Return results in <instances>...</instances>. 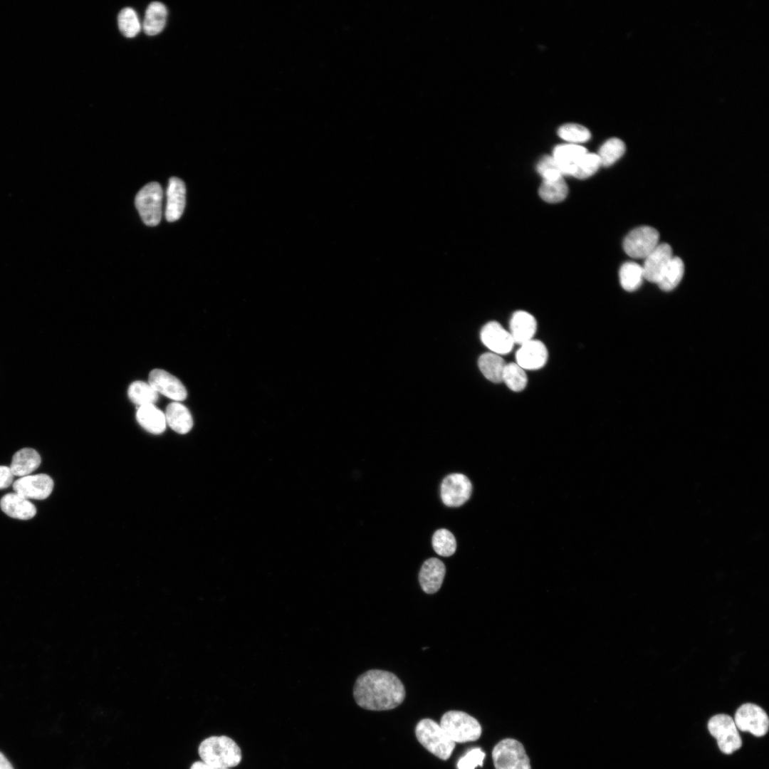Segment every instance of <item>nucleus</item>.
<instances>
[{"label":"nucleus","instance_id":"nucleus-12","mask_svg":"<svg viewBox=\"0 0 769 769\" xmlns=\"http://www.w3.org/2000/svg\"><path fill=\"white\" fill-rule=\"evenodd\" d=\"M480 337L482 342L497 355L508 353L514 345L509 331L496 321L486 323L481 330Z\"/></svg>","mask_w":769,"mask_h":769},{"label":"nucleus","instance_id":"nucleus-32","mask_svg":"<svg viewBox=\"0 0 769 769\" xmlns=\"http://www.w3.org/2000/svg\"><path fill=\"white\" fill-rule=\"evenodd\" d=\"M432 545L434 551L444 557L452 555L456 549L454 535L449 530L444 528L435 531L432 537Z\"/></svg>","mask_w":769,"mask_h":769},{"label":"nucleus","instance_id":"nucleus-34","mask_svg":"<svg viewBox=\"0 0 769 769\" xmlns=\"http://www.w3.org/2000/svg\"><path fill=\"white\" fill-rule=\"evenodd\" d=\"M601 166L597 154L587 152L573 166L571 176L584 179L593 175Z\"/></svg>","mask_w":769,"mask_h":769},{"label":"nucleus","instance_id":"nucleus-7","mask_svg":"<svg viewBox=\"0 0 769 769\" xmlns=\"http://www.w3.org/2000/svg\"><path fill=\"white\" fill-rule=\"evenodd\" d=\"M708 729L717 740L718 746L723 753L731 754L741 747V738L730 716L721 713L712 716L708 721Z\"/></svg>","mask_w":769,"mask_h":769},{"label":"nucleus","instance_id":"nucleus-24","mask_svg":"<svg viewBox=\"0 0 769 769\" xmlns=\"http://www.w3.org/2000/svg\"><path fill=\"white\" fill-rule=\"evenodd\" d=\"M167 16V10L164 4L159 1L150 3L145 14L142 23L144 32L148 36L159 33L164 28Z\"/></svg>","mask_w":769,"mask_h":769},{"label":"nucleus","instance_id":"nucleus-9","mask_svg":"<svg viewBox=\"0 0 769 769\" xmlns=\"http://www.w3.org/2000/svg\"><path fill=\"white\" fill-rule=\"evenodd\" d=\"M735 724L741 731H748L760 737L765 735L769 728L766 712L759 706L746 703L741 705L735 713Z\"/></svg>","mask_w":769,"mask_h":769},{"label":"nucleus","instance_id":"nucleus-39","mask_svg":"<svg viewBox=\"0 0 769 769\" xmlns=\"http://www.w3.org/2000/svg\"><path fill=\"white\" fill-rule=\"evenodd\" d=\"M189 769H225V768H215V767H213L211 765H209L205 763L204 762H203L202 760H198V761H195V762L192 763V764L189 767Z\"/></svg>","mask_w":769,"mask_h":769},{"label":"nucleus","instance_id":"nucleus-20","mask_svg":"<svg viewBox=\"0 0 769 769\" xmlns=\"http://www.w3.org/2000/svg\"><path fill=\"white\" fill-rule=\"evenodd\" d=\"M587 152V150L579 145L565 144L556 146L552 157L557 162L562 174L571 176L573 166Z\"/></svg>","mask_w":769,"mask_h":769},{"label":"nucleus","instance_id":"nucleus-28","mask_svg":"<svg viewBox=\"0 0 769 769\" xmlns=\"http://www.w3.org/2000/svg\"><path fill=\"white\" fill-rule=\"evenodd\" d=\"M129 399L139 407L154 404L158 399L159 394L148 383L142 381L132 382L127 391Z\"/></svg>","mask_w":769,"mask_h":769},{"label":"nucleus","instance_id":"nucleus-14","mask_svg":"<svg viewBox=\"0 0 769 769\" xmlns=\"http://www.w3.org/2000/svg\"><path fill=\"white\" fill-rule=\"evenodd\" d=\"M673 257L671 246L666 243L659 244L645 257L642 267L644 279L657 283L664 270Z\"/></svg>","mask_w":769,"mask_h":769},{"label":"nucleus","instance_id":"nucleus-30","mask_svg":"<svg viewBox=\"0 0 769 769\" xmlns=\"http://www.w3.org/2000/svg\"><path fill=\"white\" fill-rule=\"evenodd\" d=\"M624 152V143L619 138L612 137L602 144L597 155L601 166L609 167L617 162Z\"/></svg>","mask_w":769,"mask_h":769},{"label":"nucleus","instance_id":"nucleus-18","mask_svg":"<svg viewBox=\"0 0 769 769\" xmlns=\"http://www.w3.org/2000/svg\"><path fill=\"white\" fill-rule=\"evenodd\" d=\"M536 328L535 318L528 312L516 311L511 318L509 333L514 343L522 345L533 340Z\"/></svg>","mask_w":769,"mask_h":769},{"label":"nucleus","instance_id":"nucleus-37","mask_svg":"<svg viewBox=\"0 0 769 769\" xmlns=\"http://www.w3.org/2000/svg\"><path fill=\"white\" fill-rule=\"evenodd\" d=\"M485 753L480 748H475L467 752L461 758L457 763L458 769H475L477 766H483V760Z\"/></svg>","mask_w":769,"mask_h":769},{"label":"nucleus","instance_id":"nucleus-36","mask_svg":"<svg viewBox=\"0 0 769 769\" xmlns=\"http://www.w3.org/2000/svg\"><path fill=\"white\" fill-rule=\"evenodd\" d=\"M536 169L543 180H552L564 177L552 156H544L541 158L537 164Z\"/></svg>","mask_w":769,"mask_h":769},{"label":"nucleus","instance_id":"nucleus-23","mask_svg":"<svg viewBox=\"0 0 769 769\" xmlns=\"http://www.w3.org/2000/svg\"><path fill=\"white\" fill-rule=\"evenodd\" d=\"M167 424L179 434L189 432L193 426V419L188 409L179 402L168 404L165 411Z\"/></svg>","mask_w":769,"mask_h":769},{"label":"nucleus","instance_id":"nucleus-29","mask_svg":"<svg viewBox=\"0 0 769 769\" xmlns=\"http://www.w3.org/2000/svg\"><path fill=\"white\" fill-rule=\"evenodd\" d=\"M568 192L567 186L563 177L543 180L539 188V195L548 203H558L565 199Z\"/></svg>","mask_w":769,"mask_h":769},{"label":"nucleus","instance_id":"nucleus-3","mask_svg":"<svg viewBox=\"0 0 769 769\" xmlns=\"http://www.w3.org/2000/svg\"><path fill=\"white\" fill-rule=\"evenodd\" d=\"M415 734L419 742L437 758L446 760L451 755L456 743L436 721L430 718L421 720L416 726Z\"/></svg>","mask_w":769,"mask_h":769},{"label":"nucleus","instance_id":"nucleus-40","mask_svg":"<svg viewBox=\"0 0 769 769\" xmlns=\"http://www.w3.org/2000/svg\"><path fill=\"white\" fill-rule=\"evenodd\" d=\"M0 769H14L6 756L0 752Z\"/></svg>","mask_w":769,"mask_h":769},{"label":"nucleus","instance_id":"nucleus-27","mask_svg":"<svg viewBox=\"0 0 769 769\" xmlns=\"http://www.w3.org/2000/svg\"><path fill=\"white\" fill-rule=\"evenodd\" d=\"M619 277L620 284L625 291H636L644 279L642 267L635 262H626L619 268Z\"/></svg>","mask_w":769,"mask_h":769},{"label":"nucleus","instance_id":"nucleus-2","mask_svg":"<svg viewBox=\"0 0 769 769\" xmlns=\"http://www.w3.org/2000/svg\"><path fill=\"white\" fill-rule=\"evenodd\" d=\"M198 754L205 763L225 769L238 765L242 757L239 746L226 736H211L204 739L199 745Z\"/></svg>","mask_w":769,"mask_h":769},{"label":"nucleus","instance_id":"nucleus-33","mask_svg":"<svg viewBox=\"0 0 769 769\" xmlns=\"http://www.w3.org/2000/svg\"><path fill=\"white\" fill-rule=\"evenodd\" d=\"M527 381L525 370L517 363L511 362L506 365L503 374V382L510 389L514 392H520L525 387Z\"/></svg>","mask_w":769,"mask_h":769},{"label":"nucleus","instance_id":"nucleus-5","mask_svg":"<svg viewBox=\"0 0 769 769\" xmlns=\"http://www.w3.org/2000/svg\"><path fill=\"white\" fill-rule=\"evenodd\" d=\"M163 190L160 184L152 182L145 185L135 197V206L142 221L147 226H157L162 217Z\"/></svg>","mask_w":769,"mask_h":769},{"label":"nucleus","instance_id":"nucleus-31","mask_svg":"<svg viewBox=\"0 0 769 769\" xmlns=\"http://www.w3.org/2000/svg\"><path fill=\"white\" fill-rule=\"evenodd\" d=\"M117 24L120 32L127 38L135 37L141 30L137 13L130 7H125L120 11Z\"/></svg>","mask_w":769,"mask_h":769},{"label":"nucleus","instance_id":"nucleus-6","mask_svg":"<svg viewBox=\"0 0 769 769\" xmlns=\"http://www.w3.org/2000/svg\"><path fill=\"white\" fill-rule=\"evenodd\" d=\"M492 758L496 769H531L523 746L513 738L498 742L492 750Z\"/></svg>","mask_w":769,"mask_h":769},{"label":"nucleus","instance_id":"nucleus-4","mask_svg":"<svg viewBox=\"0 0 769 769\" xmlns=\"http://www.w3.org/2000/svg\"><path fill=\"white\" fill-rule=\"evenodd\" d=\"M439 724L455 743L475 741L480 738L482 732L481 726L475 718L459 711L446 712Z\"/></svg>","mask_w":769,"mask_h":769},{"label":"nucleus","instance_id":"nucleus-22","mask_svg":"<svg viewBox=\"0 0 769 769\" xmlns=\"http://www.w3.org/2000/svg\"><path fill=\"white\" fill-rule=\"evenodd\" d=\"M40 464L39 454L33 449L24 448L14 454L10 469L14 476L23 477L37 469Z\"/></svg>","mask_w":769,"mask_h":769},{"label":"nucleus","instance_id":"nucleus-8","mask_svg":"<svg viewBox=\"0 0 769 769\" xmlns=\"http://www.w3.org/2000/svg\"><path fill=\"white\" fill-rule=\"evenodd\" d=\"M659 234L649 226H642L632 230L623 241L625 253L634 258H644L659 244Z\"/></svg>","mask_w":769,"mask_h":769},{"label":"nucleus","instance_id":"nucleus-25","mask_svg":"<svg viewBox=\"0 0 769 769\" xmlns=\"http://www.w3.org/2000/svg\"><path fill=\"white\" fill-rule=\"evenodd\" d=\"M478 367L483 376L494 383L503 382V374L506 367L505 361L499 355L486 352L478 358Z\"/></svg>","mask_w":769,"mask_h":769},{"label":"nucleus","instance_id":"nucleus-17","mask_svg":"<svg viewBox=\"0 0 769 769\" xmlns=\"http://www.w3.org/2000/svg\"><path fill=\"white\" fill-rule=\"evenodd\" d=\"M446 573L444 563L436 558L427 559L419 574L422 589L427 594L436 592L441 587Z\"/></svg>","mask_w":769,"mask_h":769},{"label":"nucleus","instance_id":"nucleus-16","mask_svg":"<svg viewBox=\"0 0 769 769\" xmlns=\"http://www.w3.org/2000/svg\"><path fill=\"white\" fill-rule=\"evenodd\" d=\"M166 195L165 217L168 221L174 222L181 217L185 207L186 187L184 182L179 178L171 177Z\"/></svg>","mask_w":769,"mask_h":769},{"label":"nucleus","instance_id":"nucleus-21","mask_svg":"<svg viewBox=\"0 0 769 769\" xmlns=\"http://www.w3.org/2000/svg\"><path fill=\"white\" fill-rule=\"evenodd\" d=\"M136 417L139 424L152 434H161L166 428L164 414L154 404L139 407Z\"/></svg>","mask_w":769,"mask_h":769},{"label":"nucleus","instance_id":"nucleus-26","mask_svg":"<svg viewBox=\"0 0 769 769\" xmlns=\"http://www.w3.org/2000/svg\"><path fill=\"white\" fill-rule=\"evenodd\" d=\"M684 273V265L682 260L679 257L673 256L656 284L662 291H672L679 284Z\"/></svg>","mask_w":769,"mask_h":769},{"label":"nucleus","instance_id":"nucleus-13","mask_svg":"<svg viewBox=\"0 0 769 769\" xmlns=\"http://www.w3.org/2000/svg\"><path fill=\"white\" fill-rule=\"evenodd\" d=\"M149 384L159 394L175 401H182L187 395L182 383L165 370L155 369L149 375Z\"/></svg>","mask_w":769,"mask_h":769},{"label":"nucleus","instance_id":"nucleus-11","mask_svg":"<svg viewBox=\"0 0 769 769\" xmlns=\"http://www.w3.org/2000/svg\"><path fill=\"white\" fill-rule=\"evenodd\" d=\"M53 488V479L45 474L21 477L13 483V489L16 493L26 499H46L50 496Z\"/></svg>","mask_w":769,"mask_h":769},{"label":"nucleus","instance_id":"nucleus-19","mask_svg":"<svg viewBox=\"0 0 769 769\" xmlns=\"http://www.w3.org/2000/svg\"><path fill=\"white\" fill-rule=\"evenodd\" d=\"M0 507L9 517L20 520L31 519L36 513L35 506L16 493L4 495L0 500Z\"/></svg>","mask_w":769,"mask_h":769},{"label":"nucleus","instance_id":"nucleus-10","mask_svg":"<svg viewBox=\"0 0 769 769\" xmlns=\"http://www.w3.org/2000/svg\"><path fill=\"white\" fill-rule=\"evenodd\" d=\"M471 493V482L462 474L448 475L441 485V500L449 507L461 506L469 499Z\"/></svg>","mask_w":769,"mask_h":769},{"label":"nucleus","instance_id":"nucleus-1","mask_svg":"<svg viewBox=\"0 0 769 769\" xmlns=\"http://www.w3.org/2000/svg\"><path fill=\"white\" fill-rule=\"evenodd\" d=\"M353 695L357 704L371 711L396 708L402 703L405 690L394 674L378 669L369 670L356 680Z\"/></svg>","mask_w":769,"mask_h":769},{"label":"nucleus","instance_id":"nucleus-15","mask_svg":"<svg viewBox=\"0 0 769 769\" xmlns=\"http://www.w3.org/2000/svg\"><path fill=\"white\" fill-rule=\"evenodd\" d=\"M516 358V363L523 370H538L546 363L548 350L541 341L533 339L520 345Z\"/></svg>","mask_w":769,"mask_h":769},{"label":"nucleus","instance_id":"nucleus-38","mask_svg":"<svg viewBox=\"0 0 769 769\" xmlns=\"http://www.w3.org/2000/svg\"><path fill=\"white\" fill-rule=\"evenodd\" d=\"M13 478L14 474L10 467L0 466V490L10 486Z\"/></svg>","mask_w":769,"mask_h":769},{"label":"nucleus","instance_id":"nucleus-35","mask_svg":"<svg viewBox=\"0 0 769 769\" xmlns=\"http://www.w3.org/2000/svg\"><path fill=\"white\" fill-rule=\"evenodd\" d=\"M559 136L572 144L584 142L590 138V131L582 125L569 123L562 125L558 130Z\"/></svg>","mask_w":769,"mask_h":769}]
</instances>
